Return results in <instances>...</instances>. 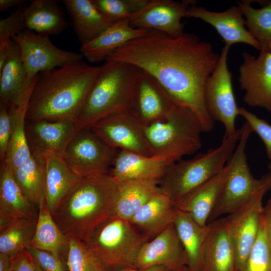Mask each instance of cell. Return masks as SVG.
I'll use <instances>...</instances> for the list:
<instances>
[{"mask_svg":"<svg viewBox=\"0 0 271 271\" xmlns=\"http://www.w3.org/2000/svg\"><path fill=\"white\" fill-rule=\"evenodd\" d=\"M219 57L210 43L194 34L184 32L173 37L149 30L146 35L114 51L106 61L127 63L149 73L174 103L190 110L203 131L208 132L214 121L206 108L205 86Z\"/></svg>","mask_w":271,"mask_h":271,"instance_id":"cell-1","label":"cell"},{"mask_svg":"<svg viewBox=\"0 0 271 271\" xmlns=\"http://www.w3.org/2000/svg\"><path fill=\"white\" fill-rule=\"evenodd\" d=\"M100 69V66L80 60L39 74L28 103L26 120L75 121Z\"/></svg>","mask_w":271,"mask_h":271,"instance_id":"cell-2","label":"cell"},{"mask_svg":"<svg viewBox=\"0 0 271 271\" xmlns=\"http://www.w3.org/2000/svg\"><path fill=\"white\" fill-rule=\"evenodd\" d=\"M118 182L109 174L82 178L52 214L68 237L87 242L115 214Z\"/></svg>","mask_w":271,"mask_h":271,"instance_id":"cell-3","label":"cell"},{"mask_svg":"<svg viewBox=\"0 0 271 271\" xmlns=\"http://www.w3.org/2000/svg\"><path fill=\"white\" fill-rule=\"evenodd\" d=\"M141 69L123 62L106 61L75 120L78 130L90 128L110 115L131 112Z\"/></svg>","mask_w":271,"mask_h":271,"instance_id":"cell-4","label":"cell"},{"mask_svg":"<svg viewBox=\"0 0 271 271\" xmlns=\"http://www.w3.org/2000/svg\"><path fill=\"white\" fill-rule=\"evenodd\" d=\"M142 125L153 156L169 165L201 147L202 127L197 117L186 107L174 104L164 118Z\"/></svg>","mask_w":271,"mask_h":271,"instance_id":"cell-5","label":"cell"},{"mask_svg":"<svg viewBox=\"0 0 271 271\" xmlns=\"http://www.w3.org/2000/svg\"><path fill=\"white\" fill-rule=\"evenodd\" d=\"M240 128L230 136H223L215 149L200 153L188 160L169 165L160 180L162 192L175 203L188 192L218 174L233 154L239 140Z\"/></svg>","mask_w":271,"mask_h":271,"instance_id":"cell-6","label":"cell"},{"mask_svg":"<svg viewBox=\"0 0 271 271\" xmlns=\"http://www.w3.org/2000/svg\"><path fill=\"white\" fill-rule=\"evenodd\" d=\"M148 239L129 220L114 214L102 223L86 242L108 271L136 268L138 253Z\"/></svg>","mask_w":271,"mask_h":271,"instance_id":"cell-7","label":"cell"},{"mask_svg":"<svg viewBox=\"0 0 271 271\" xmlns=\"http://www.w3.org/2000/svg\"><path fill=\"white\" fill-rule=\"evenodd\" d=\"M240 130L238 143L227 163V177L208 223L237 210L271 180V172L260 179H256L252 175L247 163L245 148L253 131L246 121L240 127Z\"/></svg>","mask_w":271,"mask_h":271,"instance_id":"cell-8","label":"cell"},{"mask_svg":"<svg viewBox=\"0 0 271 271\" xmlns=\"http://www.w3.org/2000/svg\"><path fill=\"white\" fill-rule=\"evenodd\" d=\"M117 151L91 128H83L74 135L62 158L74 173L84 178L109 174Z\"/></svg>","mask_w":271,"mask_h":271,"instance_id":"cell-9","label":"cell"},{"mask_svg":"<svg viewBox=\"0 0 271 271\" xmlns=\"http://www.w3.org/2000/svg\"><path fill=\"white\" fill-rule=\"evenodd\" d=\"M230 47L225 45L222 48L217 66L207 81L204 90L208 112L214 121L223 125L225 136L236 131L235 122L239 110L233 89L232 74L227 66Z\"/></svg>","mask_w":271,"mask_h":271,"instance_id":"cell-10","label":"cell"},{"mask_svg":"<svg viewBox=\"0 0 271 271\" xmlns=\"http://www.w3.org/2000/svg\"><path fill=\"white\" fill-rule=\"evenodd\" d=\"M271 189V180L244 205L225 217L235 252L237 271L243 266L257 237L263 206L262 200Z\"/></svg>","mask_w":271,"mask_h":271,"instance_id":"cell-11","label":"cell"},{"mask_svg":"<svg viewBox=\"0 0 271 271\" xmlns=\"http://www.w3.org/2000/svg\"><path fill=\"white\" fill-rule=\"evenodd\" d=\"M19 45L28 79L40 73L82 60L81 53L61 49L49 36L24 30L12 39Z\"/></svg>","mask_w":271,"mask_h":271,"instance_id":"cell-12","label":"cell"},{"mask_svg":"<svg viewBox=\"0 0 271 271\" xmlns=\"http://www.w3.org/2000/svg\"><path fill=\"white\" fill-rule=\"evenodd\" d=\"M109 147L146 156H153L142 125L131 112L115 114L95 123L90 128Z\"/></svg>","mask_w":271,"mask_h":271,"instance_id":"cell-13","label":"cell"},{"mask_svg":"<svg viewBox=\"0 0 271 271\" xmlns=\"http://www.w3.org/2000/svg\"><path fill=\"white\" fill-rule=\"evenodd\" d=\"M242 56L239 82L245 91L243 101L271 112V52L261 51L257 58L246 52Z\"/></svg>","mask_w":271,"mask_h":271,"instance_id":"cell-14","label":"cell"},{"mask_svg":"<svg viewBox=\"0 0 271 271\" xmlns=\"http://www.w3.org/2000/svg\"><path fill=\"white\" fill-rule=\"evenodd\" d=\"M196 2L149 0L143 8L132 15L129 24L133 28L155 30L177 37L184 32L185 23L181 20L186 17L188 7Z\"/></svg>","mask_w":271,"mask_h":271,"instance_id":"cell-15","label":"cell"},{"mask_svg":"<svg viewBox=\"0 0 271 271\" xmlns=\"http://www.w3.org/2000/svg\"><path fill=\"white\" fill-rule=\"evenodd\" d=\"M77 129L74 121L26 120V131L31 153L45 157L54 154L62 157Z\"/></svg>","mask_w":271,"mask_h":271,"instance_id":"cell-16","label":"cell"},{"mask_svg":"<svg viewBox=\"0 0 271 271\" xmlns=\"http://www.w3.org/2000/svg\"><path fill=\"white\" fill-rule=\"evenodd\" d=\"M243 16L238 5L231 6L223 12H215L197 6L196 2L188 7L186 17L199 19L211 25L223 39L225 45L231 46L244 43L260 51L259 43L245 27Z\"/></svg>","mask_w":271,"mask_h":271,"instance_id":"cell-17","label":"cell"},{"mask_svg":"<svg viewBox=\"0 0 271 271\" xmlns=\"http://www.w3.org/2000/svg\"><path fill=\"white\" fill-rule=\"evenodd\" d=\"M157 265H165L171 271L187 265L185 251L173 223L144 244L135 264L140 269Z\"/></svg>","mask_w":271,"mask_h":271,"instance_id":"cell-18","label":"cell"},{"mask_svg":"<svg viewBox=\"0 0 271 271\" xmlns=\"http://www.w3.org/2000/svg\"><path fill=\"white\" fill-rule=\"evenodd\" d=\"M174 104L156 79L141 69L131 111L140 123L146 124L164 118Z\"/></svg>","mask_w":271,"mask_h":271,"instance_id":"cell-19","label":"cell"},{"mask_svg":"<svg viewBox=\"0 0 271 271\" xmlns=\"http://www.w3.org/2000/svg\"><path fill=\"white\" fill-rule=\"evenodd\" d=\"M36 208L22 191L12 166L5 159L1 162L0 172V230L16 219L37 221Z\"/></svg>","mask_w":271,"mask_h":271,"instance_id":"cell-20","label":"cell"},{"mask_svg":"<svg viewBox=\"0 0 271 271\" xmlns=\"http://www.w3.org/2000/svg\"><path fill=\"white\" fill-rule=\"evenodd\" d=\"M228 173V166L216 175L199 185L174 203L199 224H208L209 218L220 197Z\"/></svg>","mask_w":271,"mask_h":271,"instance_id":"cell-21","label":"cell"},{"mask_svg":"<svg viewBox=\"0 0 271 271\" xmlns=\"http://www.w3.org/2000/svg\"><path fill=\"white\" fill-rule=\"evenodd\" d=\"M200 271H237L235 252L225 217L209 223Z\"/></svg>","mask_w":271,"mask_h":271,"instance_id":"cell-22","label":"cell"},{"mask_svg":"<svg viewBox=\"0 0 271 271\" xmlns=\"http://www.w3.org/2000/svg\"><path fill=\"white\" fill-rule=\"evenodd\" d=\"M169 165L154 156L119 150L109 174L117 182L143 179L160 181Z\"/></svg>","mask_w":271,"mask_h":271,"instance_id":"cell-23","label":"cell"},{"mask_svg":"<svg viewBox=\"0 0 271 271\" xmlns=\"http://www.w3.org/2000/svg\"><path fill=\"white\" fill-rule=\"evenodd\" d=\"M70 23L81 46L93 41L113 23L93 0H63Z\"/></svg>","mask_w":271,"mask_h":271,"instance_id":"cell-24","label":"cell"},{"mask_svg":"<svg viewBox=\"0 0 271 271\" xmlns=\"http://www.w3.org/2000/svg\"><path fill=\"white\" fill-rule=\"evenodd\" d=\"M177 211L170 198L161 192L142 206L129 221L150 240L173 223Z\"/></svg>","mask_w":271,"mask_h":271,"instance_id":"cell-25","label":"cell"},{"mask_svg":"<svg viewBox=\"0 0 271 271\" xmlns=\"http://www.w3.org/2000/svg\"><path fill=\"white\" fill-rule=\"evenodd\" d=\"M149 30L133 28L129 20L114 23L93 41L81 46L80 52L90 63L106 60L114 51L128 42L146 35Z\"/></svg>","mask_w":271,"mask_h":271,"instance_id":"cell-26","label":"cell"},{"mask_svg":"<svg viewBox=\"0 0 271 271\" xmlns=\"http://www.w3.org/2000/svg\"><path fill=\"white\" fill-rule=\"evenodd\" d=\"M44 157L46 161L45 200L52 214L83 177L74 173L61 156L49 154Z\"/></svg>","mask_w":271,"mask_h":271,"instance_id":"cell-27","label":"cell"},{"mask_svg":"<svg viewBox=\"0 0 271 271\" xmlns=\"http://www.w3.org/2000/svg\"><path fill=\"white\" fill-rule=\"evenodd\" d=\"M33 90V87L27 89L8 109L11 133L5 159L10 163L13 171L32 156L26 136V122L28 103Z\"/></svg>","mask_w":271,"mask_h":271,"instance_id":"cell-28","label":"cell"},{"mask_svg":"<svg viewBox=\"0 0 271 271\" xmlns=\"http://www.w3.org/2000/svg\"><path fill=\"white\" fill-rule=\"evenodd\" d=\"M35 77L28 79L20 48L12 39L10 56L0 71V108L8 110Z\"/></svg>","mask_w":271,"mask_h":271,"instance_id":"cell-29","label":"cell"},{"mask_svg":"<svg viewBox=\"0 0 271 271\" xmlns=\"http://www.w3.org/2000/svg\"><path fill=\"white\" fill-rule=\"evenodd\" d=\"M58 3L56 0L31 1L24 11L25 29L49 36L66 30L69 23Z\"/></svg>","mask_w":271,"mask_h":271,"instance_id":"cell-30","label":"cell"},{"mask_svg":"<svg viewBox=\"0 0 271 271\" xmlns=\"http://www.w3.org/2000/svg\"><path fill=\"white\" fill-rule=\"evenodd\" d=\"M160 181L154 179L130 180L118 182L115 214L129 220L146 203L162 192Z\"/></svg>","mask_w":271,"mask_h":271,"instance_id":"cell-31","label":"cell"},{"mask_svg":"<svg viewBox=\"0 0 271 271\" xmlns=\"http://www.w3.org/2000/svg\"><path fill=\"white\" fill-rule=\"evenodd\" d=\"M38 219L31 246L60 257L66 262L69 237L58 227L43 198L38 207Z\"/></svg>","mask_w":271,"mask_h":271,"instance_id":"cell-32","label":"cell"},{"mask_svg":"<svg viewBox=\"0 0 271 271\" xmlns=\"http://www.w3.org/2000/svg\"><path fill=\"white\" fill-rule=\"evenodd\" d=\"M177 210L173 224L186 254L187 265L194 271H200L208 224L201 225L186 214Z\"/></svg>","mask_w":271,"mask_h":271,"instance_id":"cell-33","label":"cell"},{"mask_svg":"<svg viewBox=\"0 0 271 271\" xmlns=\"http://www.w3.org/2000/svg\"><path fill=\"white\" fill-rule=\"evenodd\" d=\"M22 191L36 207L45 198L46 161L45 157L32 154L26 162L13 171Z\"/></svg>","mask_w":271,"mask_h":271,"instance_id":"cell-34","label":"cell"},{"mask_svg":"<svg viewBox=\"0 0 271 271\" xmlns=\"http://www.w3.org/2000/svg\"><path fill=\"white\" fill-rule=\"evenodd\" d=\"M242 2H238V5L246 18L248 31L259 43L260 51L271 52V1L260 9L252 8L250 1Z\"/></svg>","mask_w":271,"mask_h":271,"instance_id":"cell-35","label":"cell"},{"mask_svg":"<svg viewBox=\"0 0 271 271\" xmlns=\"http://www.w3.org/2000/svg\"><path fill=\"white\" fill-rule=\"evenodd\" d=\"M37 221L16 219L0 230V253L13 256L31 245Z\"/></svg>","mask_w":271,"mask_h":271,"instance_id":"cell-36","label":"cell"},{"mask_svg":"<svg viewBox=\"0 0 271 271\" xmlns=\"http://www.w3.org/2000/svg\"><path fill=\"white\" fill-rule=\"evenodd\" d=\"M66 260L68 271H108L86 243L69 237Z\"/></svg>","mask_w":271,"mask_h":271,"instance_id":"cell-37","label":"cell"},{"mask_svg":"<svg viewBox=\"0 0 271 271\" xmlns=\"http://www.w3.org/2000/svg\"><path fill=\"white\" fill-rule=\"evenodd\" d=\"M239 271H271V250L262 216L257 237Z\"/></svg>","mask_w":271,"mask_h":271,"instance_id":"cell-38","label":"cell"},{"mask_svg":"<svg viewBox=\"0 0 271 271\" xmlns=\"http://www.w3.org/2000/svg\"><path fill=\"white\" fill-rule=\"evenodd\" d=\"M98 9L113 23L129 20L143 8L149 0H93Z\"/></svg>","mask_w":271,"mask_h":271,"instance_id":"cell-39","label":"cell"},{"mask_svg":"<svg viewBox=\"0 0 271 271\" xmlns=\"http://www.w3.org/2000/svg\"><path fill=\"white\" fill-rule=\"evenodd\" d=\"M25 7L17 8L9 16L0 20V49L9 46L13 37L25 29L24 19Z\"/></svg>","mask_w":271,"mask_h":271,"instance_id":"cell-40","label":"cell"},{"mask_svg":"<svg viewBox=\"0 0 271 271\" xmlns=\"http://www.w3.org/2000/svg\"><path fill=\"white\" fill-rule=\"evenodd\" d=\"M238 115H241L249 125L253 132L256 133L263 141L266 155L271 161V124L244 107H239Z\"/></svg>","mask_w":271,"mask_h":271,"instance_id":"cell-41","label":"cell"},{"mask_svg":"<svg viewBox=\"0 0 271 271\" xmlns=\"http://www.w3.org/2000/svg\"><path fill=\"white\" fill-rule=\"evenodd\" d=\"M27 249L35 262L44 271H68L66 262L52 253L31 246Z\"/></svg>","mask_w":271,"mask_h":271,"instance_id":"cell-42","label":"cell"},{"mask_svg":"<svg viewBox=\"0 0 271 271\" xmlns=\"http://www.w3.org/2000/svg\"><path fill=\"white\" fill-rule=\"evenodd\" d=\"M11 133V123L8 110L0 108V158H6Z\"/></svg>","mask_w":271,"mask_h":271,"instance_id":"cell-43","label":"cell"},{"mask_svg":"<svg viewBox=\"0 0 271 271\" xmlns=\"http://www.w3.org/2000/svg\"><path fill=\"white\" fill-rule=\"evenodd\" d=\"M9 271H36L35 261L27 249L11 256Z\"/></svg>","mask_w":271,"mask_h":271,"instance_id":"cell-44","label":"cell"},{"mask_svg":"<svg viewBox=\"0 0 271 271\" xmlns=\"http://www.w3.org/2000/svg\"><path fill=\"white\" fill-rule=\"evenodd\" d=\"M262 217L264 224L266 238L271 250V198L263 206Z\"/></svg>","mask_w":271,"mask_h":271,"instance_id":"cell-45","label":"cell"},{"mask_svg":"<svg viewBox=\"0 0 271 271\" xmlns=\"http://www.w3.org/2000/svg\"><path fill=\"white\" fill-rule=\"evenodd\" d=\"M25 2L24 0H0V12H4L14 7H23Z\"/></svg>","mask_w":271,"mask_h":271,"instance_id":"cell-46","label":"cell"},{"mask_svg":"<svg viewBox=\"0 0 271 271\" xmlns=\"http://www.w3.org/2000/svg\"><path fill=\"white\" fill-rule=\"evenodd\" d=\"M11 265V256L0 253V271H9Z\"/></svg>","mask_w":271,"mask_h":271,"instance_id":"cell-47","label":"cell"},{"mask_svg":"<svg viewBox=\"0 0 271 271\" xmlns=\"http://www.w3.org/2000/svg\"><path fill=\"white\" fill-rule=\"evenodd\" d=\"M117 271H171L169 268L165 265H154L147 268L140 269L137 268H127Z\"/></svg>","mask_w":271,"mask_h":271,"instance_id":"cell-48","label":"cell"},{"mask_svg":"<svg viewBox=\"0 0 271 271\" xmlns=\"http://www.w3.org/2000/svg\"><path fill=\"white\" fill-rule=\"evenodd\" d=\"M11 51V42L9 46L0 49V71L2 69L9 57Z\"/></svg>","mask_w":271,"mask_h":271,"instance_id":"cell-49","label":"cell"},{"mask_svg":"<svg viewBox=\"0 0 271 271\" xmlns=\"http://www.w3.org/2000/svg\"><path fill=\"white\" fill-rule=\"evenodd\" d=\"M173 271H194V270L190 268L187 265H184Z\"/></svg>","mask_w":271,"mask_h":271,"instance_id":"cell-50","label":"cell"},{"mask_svg":"<svg viewBox=\"0 0 271 271\" xmlns=\"http://www.w3.org/2000/svg\"><path fill=\"white\" fill-rule=\"evenodd\" d=\"M35 266H36V271H44L42 268H41L35 262Z\"/></svg>","mask_w":271,"mask_h":271,"instance_id":"cell-51","label":"cell"},{"mask_svg":"<svg viewBox=\"0 0 271 271\" xmlns=\"http://www.w3.org/2000/svg\"><path fill=\"white\" fill-rule=\"evenodd\" d=\"M268 167L269 169L271 171V161H270Z\"/></svg>","mask_w":271,"mask_h":271,"instance_id":"cell-52","label":"cell"}]
</instances>
